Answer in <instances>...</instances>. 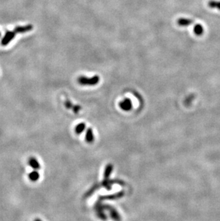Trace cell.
<instances>
[{
    "instance_id": "cell-1",
    "label": "cell",
    "mask_w": 220,
    "mask_h": 221,
    "mask_svg": "<svg viewBox=\"0 0 220 221\" xmlns=\"http://www.w3.org/2000/svg\"><path fill=\"white\" fill-rule=\"evenodd\" d=\"M100 77L95 75L91 77L81 76L78 78V83L84 86H94L100 83Z\"/></svg>"
},
{
    "instance_id": "cell-3",
    "label": "cell",
    "mask_w": 220,
    "mask_h": 221,
    "mask_svg": "<svg viewBox=\"0 0 220 221\" xmlns=\"http://www.w3.org/2000/svg\"><path fill=\"white\" fill-rule=\"evenodd\" d=\"M104 207L105 211L109 212L110 218L112 219L114 221H121V216L120 213H118V211L114 208L109 205H104Z\"/></svg>"
},
{
    "instance_id": "cell-10",
    "label": "cell",
    "mask_w": 220,
    "mask_h": 221,
    "mask_svg": "<svg viewBox=\"0 0 220 221\" xmlns=\"http://www.w3.org/2000/svg\"><path fill=\"white\" fill-rule=\"evenodd\" d=\"M113 165L112 164H108L107 166L105 167L104 172V179H109L110 175H111V173L113 171Z\"/></svg>"
},
{
    "instance_id": "cell-4",
    "label": "cell",
    "mask_w": 220,
    "mask_h": 221,
    "mask_svg": "<svg viewBox=\"0 0 220 221\" xmlns=\"http://www.w3.org/2000/svg\"><path fill=\"white\" fill-rule=\"evenodd\" d=\"M16 33L14 32V31H7L6 33H5L4 36H3L2 39L1 41V44L2 46H7L10 44L12 40L14 39V38L15 37Z\"/></svg>"
},
{
    "instance_id": "cell-5",
    "label": "cell",
    "mask_w": 220,
    "mask_h": 221,
    "mask_svg": "<svg viewBox=\"0 0 220 221\" xmlns=\"http://www.w3.org/2000/svg\"><path fill=\"white\" fill-rule=\"evenodd\" d=\"M124 195V191H120L118 193H114L112 195H104V196H100L98 200L99 201H104V200H117V199H120L122 198Z\"/></svg>"
},
{
    "instance_id": "cell-6",
    "label": "cell",
    "mask_w": 220,
    "mask_h": 221,
    "mask_svg": "<svg viewBox=\"0 0 220 221\" xmlns=\"http://www.w3.org/2000/svg\"><path fill=\"white\" fill-rule=\"evenodd\" d=\"M120 107L124 111H130L132 109V102L129 98H125L119 104Z\"/></svg>"
},
{
    "instance_id": "cell-16",
    "label": "cell",
    "mask_w": 220,
    "mask_h": 221,
    "mask_svg": "<svg viewBox=\"0 0 220 221\" xmlns=\"http://www.w3.org/2000/svg\"><path fill=\"white\" fill-rule=\"evenodd\" d=\"M65 105L66 108H67V109H72L73 106H74L73 105V104L71 103L69 100H66L65 102Z\"/></svg>"
},
{
    "instance_id": "cell-19",
    "label": "cell",
    "mask_w": 220,
    "mask_h": 221,
    "mask_svg": "<svg viewBox=\"0 0 220 221\" xmlns=\"http://www.w3.org/2000/svg\"><path fill=\"white\" fill-rule=\"evenodd\" d=\"M0 37H1V33H0Z\"/></svg>"
},
{
    "instance_id": "cell-2",
    "label": "cell",
    "mask_w": 220,
    "mask_h": 221,
    "mask_svg": "<svg viewBox=\"0 0 220 221\" xmlns=\"http://www.w3.org/2000/svg\"><path fill=\"white\" fill-rule=\"evenodd\" d=\"M94 211L96 212L97 216L102 220H107V216L106 213H104V204L102 203V202L97 200L96 203L94 205Z\"/></svg>"
},
{
    "instance_id": "cell-11",
    "label": "cell",
    "mask_w": 220,
    "mask_h": 221,
    "mask_svg": "<svg viewBox=\"0 0 220 221\" xmlns=\"http://www.w3.org/2000/svg\"><path fill=\"white\" fill-rule=\"evenodd\" d=\"M28 177H29V179L31 180V181L36 182V181H37L38 180H39V173H38L37 170H34V171L31 172V173H29Z\"/></svg>"
},
{
    "instance_id": "cell-9",
    "label": "cell",
    "mask_w": 220,
    "mask_h": 221,
    "mask_svg": "<svg viewBox=\"0 0 220 221\" xmlns=\"http://www.w3.org/2000/svg\"><path fill=\"white\" fill-rule=\"evenodd\" d=\"M85 140L88 143H92L94 140V132H93L92 129L89 127L87 129V132H86V135H85Z\"/></svg>"
},
{
    "instance_id": "cell-8",
    "label": "cell",
    "mask_w": 220,
    "mask_h": 221,
    "mask_svg": "<svg viewBox=\"0 0 220 221\" xmlns=\"http://www.w3.org/2000/svg\"><path fill=\"white\" fill-rule=\"evenodd\" d=\"M28 164L31 167H32L34 170H37L40 168V164L38 162V160H36L35 158L34 157H31L29 158L28 160Z\"/></svg>"
},
{
    "instance_id": "cell-13",
    "label": "cell",
    "mask_w": 220,
    "mask_h": 221,
    "mask_svg": "<svg viewBox=\"0 0 220 221\" xmlns=\"http://www.w3.org/2000/svg\"><path fill=\"white\" fill-rule=\"evenodd\" d=\"M177 23H178V25H180V26L185 27V26H187V25H192V24L193 23V22H192V20L186 19V18H181V19H178Z\"/></svg>"
},
{
    "instance_id": "cell-15",
    "label": "cell",
    "mask_w": 220,
    "mask_h": 221,
    "mask_svg": "<svg viewBox=\"0 0 220 221\" xmlns=\"http://www.w3.org/2000/svg\"><path fill=\"white\" fill-rule=\"evenodd\" d=\"M210 6L211 7H217V8L220 10V1H212L210 2Z\"/></svg>"
},
{
    "instance_id": "cell-17",
    "label": "cell",
    "mask_w": 220,
    "mask_h": 221,
    "mask_svg": "<svg viewBox=\"0 0 220 221\" xmlns=\"http://www.w3.org/2000/svg\"><path fill=\"white\" fill-rule=\"evenodd\" d=\"M82 109V107L80 105H74L72 107V110L75 113H78Z\"/></svg>"
},
{
    "instance_id": "cell-14",
    "label": "cell",
    "mask_w": 220,
    "mask_h": 221,
    "mask_svg": "<svg viewBox=\"0 0 220 221\" xmlns=\"http://www.w3.org/2000/svg\"><path fill=\"white\" fill-rule=\"evenodd\" d=\"M194 32L197 35H201L203 33V27L200 25H197L194 27Z\"/></svg>"
},
{
    "instance_id": "cell-12",
    "label": "cell",
    "mask_w": 220,
    "mask_h": 221,
    "mask_svg": "<svg viewBox=\"0 0 220 221\" xmlns=\"http://www.w3.org/2000/svg\"><path fill=\"white\" fill-rule=\"evenodd\" d=\"M85 128H86L85 123H84V122H80V123H79L78 125L75 127L74 132L77 135H80L84 132Z\"/></svg>"
},
{
    "instance_id": "cell-7",
    "label": "cell",
    "mask_w": 220,
    "mask_h": 221,
    "mask_svg": "<svg viewBox=\"0 0 220 221\" xmlns=\"http://www.w3.org/2000/svg\"><path fill=\"white\" fill-rule=\"evenodd\" d=\"M33 30V26L32 25H27L25 26H18L14 28V32L15 33H19V34H24L26 32H30Z\"/></svg>"
},
{
    "instance_id": "cell-18",
    "label": "cell",
    "mask_w": 220,
    "mask_h": 221,
    "mask_svg": "<svg viewBox=\"0 0 220 221\" xmlns=\"http://www.w3.org/2000/svg\"><path fill=\"white\" fill-rule=\"evenodd\" d=\"M34 221H42V220H40V219H39V218H36V219H34Z\"/></svg>"
}]
</instances>
